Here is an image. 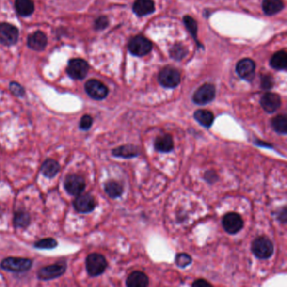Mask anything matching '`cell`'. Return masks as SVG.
I'll return each mask as SVG.
<instances>
[{"mask_svg": "<svg viewBox=\"0 0 287 287\" xmlns=\"http://www.w3.org/2000/svg\"><path fill=\"white\" fill-rule=\"evenodd\" d=\"M184 23H185L186 28L189 32L191 34L194 38L196 39L197 35V24L195 22V19H193L191 16H185L184 18Z\"/></svg>", "mask_w": 287, "mask_h": 287, "instance_id": "cell-30", "label": "cell"}, {"mask_svg": "<svg viewBox=\"0 0 287 287\" xmlns=\"http://www.w3.org/2000/svg\"><path fill=\"white\" fill-rule=\"evenodd\" d=\"M93 125V118L89 115H83L80 122V128L83 131L90 130Z\"/></svg>", "mask_w": 287, "mask_h": 287, "instance_id": "cell-33", "label": "cell"}, {"mask_svg": "<svg viewBox=\"0 0 287 287\" xmlns=\"http://www.w3.org/2000/svg\"><path fill=\"white\" fill-rule=\"evenodd\" d=\"M16 10L21 16H29L34 12L35 5L32 0H16Z\"/></svg>", "mask_w": 287, "mask_h": 287, "instance_id": "cell-24", "label": "cell"}, {"mask_svg": "<svg viewBox=\"0 0 287 287\" xmlns=\"http://www.w3.org/2000/svg\"><path fill=\"white\" fill-rule=\"evenodd\" d=\"M19 38V31L16 26L8 23L0 25V43L3 45L11 46L16 44Z\"/></svg>", "mask_w": 287, "mask_h": 287, "instance_id": "cell-11", "label": "cell"}, {"mask_svg": "<svg viewBox=\"0 0 287 287\" xmlns=\"http://www.w3.org/2000/svg\"><path fill=\"white\" fill-rule=\"evenodd\" d=\"M149 285V279L144 272H132L127 280L128 287H146Z\"/></svg>", "mask_w": 287, "mask_h": 287, "instance_id": "cell-18", "label": "cell"}, {"mask_svg": "<svg viewBox=\"0 0 287 287\" xmlns=\"http://www.w3.org/2000/svg\"><path fill=\"white\" fill-rule=\"evenodd\" d=\"M176 265H178L180 268H185L188 265H191L192 263V258L191 256L185 254V253H181L177 255L175 258Z\"/></svg>", "mask_w": 287, "mask_h": 287, "instance_id": "cell-32", "label": "cell"}, {"mask_svg": "<svg viewBox=\"0 0 287 287\" xmlns=\"http://www.w3.org/2000/svg\"><path fill=\"white\" fill-rule=\"evenodd\" d=\"M205 179L206 181H207L210 184H213L215 182L218 180V176H217V173L215 171H207L205 174Z\"/></svg>", "mask_w": 287, "mask_h": 287, "instance_id": "cell-36", "label": "cell"}, {"mask_svg": "<svg viewBox=\"0 0 287 287\" xmlns=\"http://www.w3.org/2000/svg\"><path fill=\"white\" fill-rule=\"evenodd\" d=\"M194 117L204 128H210L213 124V114L207 110H198L195 112Z\"/></svg>", "mask_w": 287, "mask_h": 287, "instance_id": "cell-23", "label": "cell"}, {"mask_svg": "<svg viewBox=\"0 0 287 287\" xmlns=\"http://www.w3.org/2000/svg\"><path fill=\"white\" fill-rule=\"evenodd\" d=\"M105 191L111 198L115 199L123 194V187L115 181H109L105 185Z\"/></svg>", "mask_w": 287, "mask_h": 287, "instance_id": "cell-27", "label": "cell"}, {"mask_svg": "<svg viewBox=\"0 0 287 287\" xmlns=\"http://www.w3.org/2000/svg\"><path fill=\"white\" fill-rule=\"evenodd\" d=\"M192 287H211V283H209L207 281L203 280V279H200V280H196L195 282H193Z\"/></svg>", "mask_w": 287, "mask_h": 287, "instance_id": "cell-38", "label": "cell"}, {"mask_svg": "<svg viewBox=\"0 0 287 287\" xmlns=\"http://www.w3.org/2000/svg\"><path fill=\"white\" fill-rule=\"evenodd\" d=\"M159 82L164 88L174 89L180 83V74L174 67H164L159 74Z\"/></svg>", "mask_w": 287, "mask_h": 287, "instance_id": "cell-6", "label": "cell"}, {"mask_svg": "<svg viewBox=\"0 0 287 287\" xmlns=\"http://www.w3.org/2000/svg\"><path fill=\"white\" fill-rule=\"evenodd\" d=\"M31 223V217L26 211L19 210L16 211L14 216V225L16 227H26Z\"/></svg>", "mask_w": 287, "mask_h": 287, "instance_id": "cell-28", "label": "cell"}, {"mask_svg": "<svg viewBox=\"0 0 287 287\" xmlns=\"http://www.w3.org/2000/svg\"><path fill=\"white\" fill-rule=\"evenodd\" d=\"M273 86V80L270 76H266L262 80V87L265 90H268L271 89Z\"/></svg>", "mask_w": 287, "mask_h": 287, "instance_id": "cell-37", "label": "cell"}, {"mask_svg": "<svg viewBox=\"0 0 287 287\" xmlns=\"http://www.w3.org/2000/svg\"><path fill=\"white\" fill-rule=\"evenodd\" d=\"M216 96V89L211 83H206L200 87L193 96V101L196 105L204 106L211 103Z\"/></svg>", "mask_w": 287, "mask_h": 287, "instance_id": "cell-8", "label": "cell"}, {"mask_svg": "<svg viewBox=\"0 0 287 287\" xmlns=\"http://www.w3.org/2000/svg\"><path fill=\"white\" fill-rule=\"evenodd\" d=\"M108 19L105 16H101L96 20V28L97 30L105 29L106 26H108Z\"/></svg>", "mask_w": 287, "mask_h": 287, "instance_id": "cell-35", "label": "cell"}, {"mask_svg": "<svg viewBox=\"0 0 287 287\" xmlns=\"http://www.w3.org/2000/svg\"><path fill=\"white\" fill-rule=\"evenodd\" d=\"M271 67L276 70H284L287 66V55L285 51H278L271 59Z\"/></svg>", "mask_w": 287, "mask_h": 287, "instance_id": "cell-25", "label": "cell"}, {"mask_svg": "<svg viewBox=\"0 0 287 287\" xmlns=\"http://www.w3.org/2000/svg\"><path fill=\"white\" fill-rule=\"evenodd\" d=\"M47 44L48 38L42 32H34L27 38V46L35 51H42L47 47Z\"/></svg>", "mask_w": 287, "mask_h": 287, "instance_id": "cell-16", "label": "cell"}, {"mask_svg": "<svg viewBox=\"0 0 287 287\" xmlns=\"http://www.w3.org/2000/svg\"><path fill=\"white\" fill-rule=\"evenodd\" d=\"M271 126L279 134L286 135L287 132V119L286 115H277L272 119Z\"/></svg>", "mask_w": 287, "mask_h": 287, "instance_id": "cell-26", "label": "cell"}, {"mask_svg": "<svg viewBox=\"0 0 287 287\" xmlns=\"http://www.w3.org/2000/svg\"><path fill=\"white\" fill-rule=\"evenodd\" d=\"M67 270V265L64 262H58L57 264L48 265L40 269L37 272V277L41 281H50L60 277Z\"/></svg>", "mask_w": 287, "mask_h": 287, "instance_id": "cell-5", "label": "cell"}, {"mask_svg": "<svg viewBox=\"0 0 287 287\" xmlns=\"http://www.w3.org/2000/svg\"><path fill=\"white\" fill-rule=\"evenodd\" d=\"M186 53H187V50L185 49V47H183L180 44L174 46L170 51L171 57L176 60H181L182 58L186 55Z\"/></svg>", "mask_w": 287, "mask_h": 287, "instance_id": "cell-31", "label": "cell"}, {"mask_svg": "<svg viewBox=\"0 0 287 287\" xmlns=\"http://www.w3.org/2000/svg\"><path fill=\"white\" fill-rule=\"evenodd\" d=\"M85 91L88 96L96 100H101L108 96L107 87L99 80H90L85 84Z\"/></svg>", "mask_w": 287, "mask_h": 287, "instance_id": "cell-10", "label": "cell"}, {"mask_svg": "<svg viewBox=\"0 0 287 287\" xmlns=\"http://www.w3.org/2000/svg\"><path fill=\"white\" fill-rule=\"evenodd\" d=\"M32 264L33 262L30 258L9 257L4 258L3 261L0 263V267L7 271L20 273L28 271L30 269L32 268Z\"/></svg>", "mask_w": 287, "mask_h": 287, "instance_id": "cell-2", "label": "cell"}, {"mask_svg": "<svg viewBox=\"0 0 287 287\" xmlns=\"http://www.w3.org/2000/svg\"><path fill=\"white\" fill-rule=\"evenodd\" d=\"M107 261L104 256L99 254H91L87 256L86 270L88 274L92 277L102 274L107 268Z\"/></svg>", "mask_w": 287, "mask_h": 287, "instance_id": "cell-3", "label": "cell"}, {"mask_svg": "<svg viewBox=\"0 0 287 287\" xmlns=\"http://www.w3.org/2000/svg\"><path fill=\"white\" fill-rule=\"evenodd\" d=\"M260 105L262 108L267 113H274L281 107V97L277 94L274 93H266L262 96L260 99Z\"/></svg>", "mask_w": 287, "mask_h": 287, "instance_id": "cell-15", "label": "cell"}, {"mask_svg": "<svg viewBox=\"0 0 287 287\" xmlns=\"http://www.w3.org/2000/svg\"><path fill=\"white\" fill-rule=\"evenodd\" d=\"M74 202V207L80 213H90L95 210L96 203L95 198L90 194H80L77 195Z\"/></svg>", "mask_w": 287, "mask_h": 287, "instance_id": "cell-13", "label": "cell"}, {"mask_svg": "<svg viewBox=\"0 0 287 287\" xmlns=\"http://www.w3.org/2000/svg\"><path fill=\"white\" fill-rule=\"evenodd\" d=\"M153 45L148 39L144 37L143 35H137L131 39L128 49L131 54L137 57H143L152 51Z\"/></svg>", "mask_w": 287, "mask_h": 287, "instance_id": "cell-4", "label": "cell"}, {"mask_svg": "<svg viewBox=\"0 0 287 287\" xmlns=\"http://www.w3.org/2000/svg\"><path fill=\"white\" fill-rule=\"evenodd\" d=\"M251 250L254 255L259 259H267L274 253V245L267 238L258 237L253 241Z\"/></svg>", "mask_w": 287, "mask_h": 287, "instance_id": "cell-1", "label": "cell"}, {"mask_svg": "<svg viewBox=\"0 0 287 287\" xmlns=\"http://www.w3.org/2000/svg\"><path fill=\"white\" fill-rule=\"evenodd\" d=\"M60 164L56 160L48 159L46 160L44 163H42V167H41V172L48 179H52L58 175L60 171Z\"/></svg>", "mask_w": 287, "mask_h": 287, "instance_id": "cell-21", "label": "cell"}, {"mask_svg": "<svg viewBox=\"0 0 287 287\" xmlns=\"http://www.w3.org/2000/svg\"><path fill=\"white\" fill-rule=\"evenodd\" d=\"M89 72V64L86 61L80 58L69 61L67 67V73L74 80H83Z\"/></svg>", "mask_w": 287, "mask_h": 287, "instance_id": "cell-7", "label": "cell"}, {"mask_svg": "<svg viewBox=\"0 0 287 287\" xmlns=\"http://www.w3.org/2000/svg\"><path fill=\"white\" fill-rule=\"evenodd\" d=\"M85 181L82 176L69 175L64 181V188L71 195H79L83 193L85 189Z\"/></svg>", "mask_w": 287, "mask_h": 287, "instance_id": "cell-9", "label": "cell"}, {"mask_svg": "<svg viewBox=\"0 0 287 287\" xmlns=\"http://www.w3.org/2000/svg\"><path fill=\"white\" fill-rule=\"evenodd\" d=\"M139 149L134 145H123L112 150V154L115 157L122 159H131L139 155Z\"/></svg>", "mask_w": 287, "mask_h": 287, "instance_id": "cell-20", "label": "cell"}, {"mask_svg": "<svg viewBox=\"0 0 287 287\" xmlns=\"http://www.w3.org/2000/svg\"><path fill=\"white\" fill-rule=\"evenodd\" d=\"M10 89L15 96H23L25 95V90L23 89V87L16 82L10 83Z\"/></svg>", "mask_w": 287, "mask_h": 287, "instance_id": "cell-34", "label": "cell"}, {"mask_svg": "<svg viewBox=\"0 0 287 287\" xmlns=\"http://www.w3.org/2000/svg\"><path fill=\"white\" fill-rule=\"evenodd\" d=\"M57 246H58L57 240L51 239V238L43 239L39 240L34 243V247L35 249H53Z\"/></svg>", "mask_w": 287, "mask_h": 287, "instance_id": "cell-29", "label": "cell"}, {"mask_svg": "<svg viewBox=\"0 0 287 287\" xmlns=\"http://www.w3.org/2000/svg\"><path fill=\"white\" fill-rule=\"evenodd\" d=\"M223 226L227 233L229 234H236L243 227V221L239 214L229 212L224 216Z\"/></svg>", "mask_w": 287, "mask_h": 287, "instance_id": "cell-12", "label": "cell"}, {"mask_svg": "<svg viewBox=\"0 0 287 287\" xmlns=\"http://www.w3.org/2000/svg\"><path fill=\"white\" fill-rule=\"evenodd\" d=\"M132 10L137 16H148L154 12L155 6L153 0H136Z\"/></svg>", "mask_w": 287, "mask_h": 287, "instance_id": "cell-17", "label": "cell"}, {"mask_svg": "<svg viewBox=\"0 0 287 287\" xmlns=\"http://www.w3.org/2000/svg\"><path fill=\"white\" fill-rule=\"evenodd\" d=\"M262 8L267 16H274L279 13L284 8V4L281 0H264Z\"/></svg>", "mask_w": 287, "mask_h": 287, "instance_id": "cell-22", "label": "cell"}, {"mask_svg": "<svg viewBox=\"0 0 287 287\" xmlns=\"http://www.w3.org/2000/svg\"><path fill=\"white\" fill-rule=\"evenodd\" d=\"M236 71L242 80L251 81L255 74V64L249 58L242 59L237 65Z\"/></svg>", "mask_w": 287, "mask_h": 287, "instance_id": "cell-14", "label": "cell"}, {"mask_svg": "<svg viewBox=\"0 0 287 287\" xmlns=\"http://www.w3.org/2000/svg\"><path fill=\"white\" fill-rule=\"evenodd\" d=\"M154 147L160 153H169L174 149V141L169 134H163L156 138Z\"/></svg>", "mask_w": 287, "mask_h": 287, "instance_id": "cell-19", "label": "cell"}]
</instances>
